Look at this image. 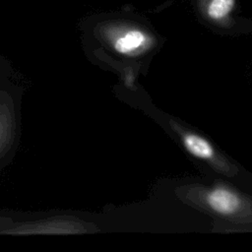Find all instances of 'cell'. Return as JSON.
<instances>
[{"label": "cell", "instance_id": "5", "mask_svg": "<svg viewBox=\"0 0 252 252\" xmlns=\"http://www.w3.org/2000/svg\"><path fill=\"white\" fill-rule=\"evenodd\" d=\"M201 4L209 19L215 22H223L232 12L235 0H202Z\"/></svg>", "mask_w": 252, "mask_h": 252}, {"label": "cell", "instance_id": "3", "mask_svg": "<svg viewBox=\"0 0 252 252\" xmlns=\"http://www.w3.org/2000/svg\"><path fill=\"white\" fill-rule=\"evenodd\" d=\"M207 203L213 211L220 215H231L238 210L240 199L234 192L218 187L208 193Z\"/></svg>", "mask_w": 252, "mask_h": 252}, {"label": "cell", "instance_id": "2", "mask_svg": "<svg viewBox=\"0 0 252 252\" xmlns=\"http://www.w3.org/2000/svg\"><path fill=\"white\" fill-rule=\"evenodd\" d=\"M78 222L67 218H54L21 224L1 233L9 234H70L81 231Z\"/></svg>", "mask_w": 252, "mask_h": 252}, {"label": "cell", "instance_id": "4", "mask_svg": "<svg viewBox=\"0 0 252 252\" xmlns=\"http://www.w3.org/2000/svg\"><path fill=\"white\" fill-rule=\"evenodd\" d=\"M14 111L9 101L0 102V154L8 148L14 134Z\"/></svg>", "mask_w": 252, "mask_h": 252}, {"label": "cell", "instance_id": "1", "mask_svg": "<svg viewBox=\"0 0 252 252\" xmlns=\"http://www.w3.org/2000/svg\"><path fill=\"white\" fill-rule=\"evenodd\" d=\"M94 32L107 41L115 52L122 55L140 53L153 43L152 36L144 30L115 22H98Z\"/></svg>", "mask_w": 252, "mask_h": 252}, {"label": "cell", "instance_id": "6", "mask_svg": "<svg viewBox=\"0 0 252 252\" xmlns=\"http://www.w3.org/2000/svg\"><path fill=\"white\" fill-rule=\"evenodd\" d=\"M183 145L194 157L202 159L213 158L215 152L212 145L203 137L196 134H186L183 136Z\"/></svg>", "mask_w": 252, "mask_h": 252}]
</instances>
